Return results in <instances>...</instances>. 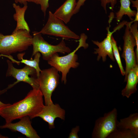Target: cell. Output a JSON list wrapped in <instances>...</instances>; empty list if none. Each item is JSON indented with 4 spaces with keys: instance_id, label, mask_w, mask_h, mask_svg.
I'll return each instance as SVG.
<instances>
[{
    "instance_id": "cell-1",
    "label": "cell",
    "mask_w": 138,
    "mask_h": 138,
    "mask_svg": "<svg viewBox=\"0 0 138 138\" xmlns=\"http://www.w3.org/2000/svg\"><path fill=\"white\" fill-rule=\"evenodd\" d=\"M43 96L39 89H33L23 99L0 108V116L7 123L26 116L34 118L44 105Z\"/></svg>"
},
{
    "instance_id": "cell-2",
    "label": "cell",
    "mask_w": 138,
    "mask_h": 138,
    "mask_svg": "<svg viewBox=\"0 0 138 138\" xmlns=\"http://www.w3.org/2000/svg\"><path fill=\"white\" fill-rule=\"evenodd\" d=\"M87 38V36L85 33L81 34L79 39L77 41L79 42L78 45L73 51L62 56H59L57 53H55L47 61L48 64L51 66L61 72V81L64 84L66 83L67 75L70 69L76 68L79 65V63L77 62L78 56L76 52L82 47L85 49L88 48V45L86 42Z\"/></svg>"
},
{
    "instance_id": "cell-3",
    "label": "cell",
    "mask_w": 138,
    "mask_h": 138,
    "mask_svg": "<svg viewBox=\"0 0 138 138\" xmlns=\"http://www.w3.org/2000/svg\"><path fill=\"white\" fill-rule=\"evenodd\" d=\"M32 38L26 30H19L7 35L0 33V56L26 50L32 45Z\"/></svg>"
},
{
    "instance_id": "cell-4",
    "label": "cell",
    "mask_w": 138,
    "mask_h": 138,
    "mask_svg": "<svg viewBox=\"0 0 138 138\" xmlns=\"http://www.w3.org/2000/svg\"><path fill=\"white\" fill-rule=\"evenodd\" d=\"M33 37L32 40L33 49L31 59L38 52L41 53L43 59L48 61L54 54L57 53L65 54L71 52L70 49L66 46L64 40L58 44L52 45L46 41L38 32H32Z\"/></svg>"
},
{
    "instance_id": "cell-5",
    "label": "cell",
    "mask_w": 138,
    "mask_h": 138,
    "mask_svg": "<svg viewBox=\"0 0 138 138\" xmlns=\"http://www.w3.org/2000/svg\"><path fill=\"white\" fill-rule=\"evenodd\" d=\"M7 61L8 68L6 76L13 77L17 80L13 84L9 85L5 89L0 90V95L3 94L18 83L22 82L29 84L33 89H39L37 73L34 68L26 65L22 68L17 69L14 67L12 62L8 60Z\"/></svg>"
},
{
    "instance_id": "cell-6",
    "label": "cell",
    "mask_w": 138,
    "mask_h": 138,
    "mask_svg": "<svg viewBox=\"0 0 138 138\" xmlns=\"http://www.w3.org/2000/svg\"><path fill=\"white\" fill-rule=\"evenodd\" d=\"M59 71L52 67L41 70L37 77L39 89L44 97L45 105L52 103V94L59 84Z\"/></svg>"
},
{
    "instance_id": "cell-7",
    "label": "cell",
    "mask_w": 138,
    "mask_h": 138,
    "mask_svg": "<svg viewBox=\"0 0 138 138\" xmlns=\"http://www.w3.org/2000/svg\"><path fill=\"white\" fill-rule=\"evenodd\" d=\"M64 23L49 11L46 24L38 32L43 34L60 37L66 40L71 39L79 40L80 36L71 30Z\"/></svg>"
},
{
    "instance_id": "cell-8",
    "label": "cell",
    "mask_w": 138,
    "mask_h": 138,
    "mask_svg": "<svg viewBox=\"0 0 138 138\" xmlns=\"http://www.w3.org/2000/svg\"><path fill=\"white\" fill-rule=\"evenodd\" d=\"M117 111L116 108L105 113L95 122L92 133V138H106L117 129Z\"/></svg>"
},
{
    "instance_id": "cell-9",
    "label": "cell",
    "mask_w": 138,
    "mask_h": 138,
    "mask_svg": "<svg viewBox=\"0 0 138 138\" xmlns=\"http://www.w3.org/2000/svg\"><path fill=\"white\" fill-rule=\"evenodd\" d=\"M131 25L130 22H127L126 23V28L123 36L124 43L121 56L124 59L126 64L124 79L125 82H126L129 72L138 65L134 50V47L136 46V41L130 29V26Z\"/></svg>"
},
{
    "instance_id": "cell-10",
    "label": "cell",
    "mask_w": 138,
    "mask_h": 138,
    "mask_svg": "<svg viewBox=\"0 0 138 138\" xmlns=\"http://www.w3.org/2000/svg\"><path fill=\"white\" fill-rule=\"evenodd\" d=\"M127 22V21H123L115 27L113 30L111 32L109 30L111 23L109 22V27H107L106 28L107 31L106 37L101 42L97 41H92L93 43L98 47V48L94 49L95 51L94 52V54H98V61L101 58L102 61L105 62L106 60L107 56H108L112 61H115L111 42V37L113 33L123 27Z\"/></svg>"
},
{
    "instance_id": "cell-11",
    "label": "cell",
    "mask_w": 138,
    "mask_h": 138,
    "mask_svg": "<svg viewBox=\"0 0 138 138\" xmlns=\"http://www.w3.org/2000/svg\"><path fill=\"white\" fill-rule=\"evenodd\" d=\"M65 112L58 104L53 103L44 105L41 111L36 116L41 118L48 124L49 128L52 129L55 128L54 122L57 118L64 120Z\"/></svg>"
},
{
    "instance_id": "cell-12",
    "label": "cell",
    "mask_w": 138,
    "mask_h": 138,
    "mask_svg": "<svg viewBox=\"0 0 138 138\" xmlns=\"http://www.w3.org/2000/svg\"><path fill=\"white\" fill-rule=\"evenodd\" d=\"M30 119L29 116H24L20 118L17 122L6 123L4 125H0V129H8L13 131L19 132L27 138H40L32 127Z\"/></svg>"
},
{
    "instance_id": "cell-13",
    "label": "cell",
    "mask_w": 138,
    "mask_h": 138,
    "mask_svg": "<svg viewBox=\"0 0 138 138\" xmlns=\"http://www.w3.org/2000/svg\"><path fill=\"white\" fill-rule=\"evenodd\" d=\"M76 0H66L53 13L56 17L67 24L70 21L75 8Z\"/></svg>"
},
{
    "instance_id": "cell-14",
    "label": "cell",
    "mask_w": 138,
    "mask_h": 138,
    "mask_svg": "<svg viewBox=\"0 0 138 138\" xmlns=\"http://www.w3.org/2000/svg\"><path fill=\"white\" fill-rule=\"evenodd\" d=\"M126 82L125 87L121 91V95L128 98L137 90L136 86L138 82V65L129 72Z\"/></svg>"
},
{
    "instance_id": "cell-15",
    "label": "cell",
    "mask_w": 138,
    "mask_h": 138,
    "mask_svg": "<svg viewBox=\"0 0 138 138\" xmlns=\"http://www.w3.org/2000/svg\"><path fill=\"white\" fill-rule=\"evenodd\" d=\"M13 6L15 11V13L13 15V18L17 22L16 28L13 33L15 32L20 30H26L30 32V29L24 18L25 14L28 8L27 5H25L23 7H21L14 3Z\"/></svg>"
},
{
    "instance_id": "cell-16",
    "label": "cell",
    "mask_w": 138,
    "mask_h": 138,
    "mask_svg": "<svg viewBox=\"0 0 138 138\" xmlns=\"http://www.w3.org/2000/svg\"><path fill=\"white\" fill-rule=\"evenodd\" d=\"M120 6L119 11L116 13V20L120 22L124 15H127L133 22L138 21V13L132 10L130 7V0H120Z\"/></svg>"
},
{
    "instance_id": "cell-17",
    "label": "cell",
    "mask_w": 138,
    "mask_h": 138,
    "mask_svg": "<svg viewBox=\"0 0 138 138\" xmlns=\"http://www.w3.org/2000/svg\"><path fill=\"white\" fill-rule=\"evenodd\" d=\"M117 126L120 129H129L138 134V113L130 114L128 117L118 121Z\"/></svg>"
},
{
    "instance_id": "cell-18",
    "label": "cell",
    "mask_w": 138,
    "mask_h": 138,
    "mask_svg": "<svg viewBox=\"0 0 138 138\" xmlns=\"http://www.w3.org/2000/svg\"><path fill=\"white\" fill-rule=\"evenodd\" d=\"M24 54V53H21L18 54L17 57L18 59L21 60L19 61L14 60L11 55H2L0 56H4L8 58L11 61L12 63H15L18 65V63H21L24 64L26 65L34 68L36 71L38 77L41 71L39 66L40 59L41 56L40 53L39 52L37 53L34 55V59L32 60V59H31L30 60L23 59V57Z\"/></svg>"
},
{
    "instance_id": "cell-19",
    "label": "cell",
    "mask_w": 138,
    "mask_h": 138,
    "mask_svg": "<svg viewBox=\"0 0 138 138\" xmlns=\"http://www.w3.org/2000/svg\"><path fill=\"white\" fill-rule=\"evenodd\" d=\"M107 138H137L138 134L129 129H117L107 137Z\"/></svg>"
},
{
    "instance_id": "cell-20",
    "label": "cell",
    "mask_w": 138,
    "mask_h": 138,
    "mask_svg": "<svg viewBox=\"0 0 138 138\" xmlns=\"http://www.w3.org/2000/svg\"><path fill=\"white\" fill-rule=\"evenodd\" d=\"M111 41L113 55L120 68L121 74L122 75L124 76L125 71L122 64L117 42L112 35L111 37Z\"/></svg>"
},
{
    "instance_id": "cell-21",
    "label": "cell",
    "mask_w": 138,
    "mask_h": 138,
    "mask_svg": "<svg viewBox=\"0 0 138 138\" xmlns=\"http://www.w3.org/2000/svg\"><path fill=\"white\" fill-rule=\"evenodd\" d=\"M133 24L130 26V29L131 32L135 38L136 42V49L135 51V56L137 63L138 62V31L137 29L138 22H133Z\"/></svg>"
},
{
    "instance_id": "cell-22",
    "label": "cell",
    "mask_w": 138,
    "mask_h": 138,
    "mask_svg": "<svg viewBox=\"0 0 138 138\" xmlns=\"http://www.w3.org/2000/svg\"><path fill=\"white\" fill-rule=\"evenodd\" d=\"M118 0H100L101 5L103 8L106 14H107V4H110L111 7L110 9L113 10L115 5L117 3Z\"/></svg>"
},
{
    "instance_id": "cell-23",
    "label": "cell",
    "mask_w": 138,
    "mask_h": 138,
    "mask_svg": "<svg viewBox=\"0 0 138 138\" xmlns=\"http://www.w3.org/2000/svg\"><path fill=\"white\" fill-rule=\"evenodd\" d=\"M49 0H41L40 4L41 9L45 16L47 9L49 7Z\"/></svg>"
},
{
    "instance_id": "cell-24",
    "label": "cell",
    "mask_w": 138,
    "mask_h": 138,
    "mask_svg": "<svg viewBox=\"0 0 138 138\" xmlns=\"http://www.w3.org/2000/svg\"><path fill=\"white\" fill-rule=\"evenodd\" d=\"M79 126H77L75 128H73L69 134L68 138H78V133L79 131Z\"/></svg>"
},
{
    "instance_id": "cell-25",
    "label": "cell",
    "mask_w": 138,
    "mask_h": 138,
    "mask_svg": "<svg viewBox=\"0 0 138 138\" xmlns=\"http://www.w3.org/2000/svg\"><path fill=\"white\" fill-rule=\"evenodd\" d=\"M86 0H78L74 12V14H75L78 12L80 7L84 5L85 2ZM97 0L100 1V0Z\"/></svg>"
},
{
    "instance_id": "cell-26",
    "label": "cell",
    "mask_w": 138,
    "mask_h": 138,
    "mask_svg": "<svg viewBox=\"0 0 138 138\" xmlns=\"http://www.w3.org/2000/svg\"><path fill=\"white\" fill-rule=\"evenodd\" d=\"M14 1L16 3H19L24 5L27 4V2H32V0H14Z\"/></svg>"
},
{
    "instance_id": "cell-27",
    "label": "cell",
    "mask_w": 138,
    "mask_h": 138,
    "mask_svg": "<svg viewBox=\"0 0 138 138\" xmlns=\"http://www.w3.org/2000/svg\"><path fill=\"white\" fill-rule=\"evenodd\" d=\"M130 1L132 4V6L136 8L137 10L136 11L138 13V0L135 1L130 0Z\"/></svg>"
},
{
    "instance_id": "cell-28",
    "label": "cell",
    "mask_w": 138,
    "mask_h": 138,
    "mask_svg": "<svg viewBox=\"0 0 138 138\" xmlns=\"http://www.w3.org/2000/svg\"><path fill=\"white\" fill-rule=\"evenodd\" d=\"M41 0H32V2L37 4L40 5Z\"/></svg>"
},
{
    "instance_id": "cell-29",
    "label": "cell",
    "mask_w": 138,
    "mask_h": 138,
    "mask_svg": "<svg viewBox=\"0 0 138 138\" xmlns=\"http://www.w3.org/2000/svg\"><path fill=\"white\" fill-rule=\"evenodd\" d=\"M9 103L5 104L4 103L0 101V108L5 106L8 105Z\"/></svg>"
},
{
    "instance_id": "cell-30",
    "label": "cell",
    "mask_w": 138,
    "mask_h": 138,
    "mask_svg": "<svg viewBox=\"0 0 138 138\" xmlns=\"http://www.w3.org/2000/svg\"><path fill=\"white\" fill-rule=\"evenodd\" d=\"M8 137L6 136H3L0 134V138H7Z\"/></svg>"
}]
</instances>
